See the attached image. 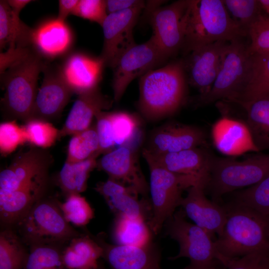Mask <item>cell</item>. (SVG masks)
Returning <instances> with one entry per match:
<instances>
[{
	"label": "cell",
	"mask_w": 269,
	"mask_h": 269,
	"mask_svg": "<svg viewBox=\"0 0 269 269\" xmlns=\"http://www.w3.org/2000/svg\"><path fill=\"white\" fill-rule=\"evenodd\" d=\"M187 83L182 59L146 73L139 81L137 106L141 114L153 121L175 113L185 101Z\"/></svg>",
	"instance_id": "obj_1"
},
{
	"label": "cell",
	"mask_w": 269,
	"mask_h": 269,
	"mask_svg": "<svg viewBox=\"0 0 269 269\" xmlns=\"http://www.w3.org/2000/svg\"><path fill=\"white\" fill-rule=\"evenodd\" d=\"M184 27V56L216 41L230 42L248 35L231 17L222 0H188Z\"/></svg>",
	"instance_id": "obj_2"
},
{
	"label": "cell",
	"mask_w": 269,
	"mask_h": 269,
	"mask_svg": "<svg viewBox=\"0 0 269 269\" xmlns=\"http://www.w3.org/2000/svg\"><path fill=\"white\" fill-rule=\"evenodd\" d=\"M225 206L227 220L221 235L214 241L218 261L269 251V221L248 207L231 203Z\"/></svg>",
	"instance_id": "obj_3"
},
{
	"label": "cell",
	"mask_w": 269,
	"mask_h": 269,
	"mask_svg": "<svg viewBox=\"0 0 269 269\" xmlns=\"http://www.w3.org/2000/svg\"><path fill=\"white\" fill-rule=\"evenodd\" d=\"M34 49L0 74L6 113L25 123L29 120L37 93L38 76L46 62Z\"/></svg>",
	"instance_id": "obj_4"
},
{
	"label": "cell",
	"mask_w": 269,
	"mask_h": 269,
	"mask_svg": "<svg viewBox=\"0 0 269 269\" xmlns=\"http://www.w3.org/2000/svg\"><path fill=\"white\" fill-rule=\"evenodd\" d=\"M147 163L150 174L149 191L152 215L148 225L153 235L160 233L165 222L180 206L182 193L192 186L207 182L189 175L171 172L143 156Z\"/></svg>",
	"instance_id": "obj_5"
},
{
	"label": "cell",
	"mask_w": 269,
	"mask_h": 269,
	"mask_svg": "<svg viewBox=\"0 0 269 269\" xmlns=\"http://www.w3.org/2000/svg\"><path fill=\"white\" fill-rule=\"evenodd\" d=\"M15 227L23 242L29 246L63 244L81 234L65 219L59 201L44 196Z\"/></svg>",
	"instance_id": "obj_6"
},
{
	"label": "cell",
	"mask_w": 269,
	"mask_h": 269,
	"mask_svg": "<svg viewBox=\"0 0 269 269\" xmlns=\"http://www.w3.org/2000/svg\"><path fill=\"white\" fill-rule=\"evenodd\" d=\"M269 175V154L257 153L242 160L212 156L208 188L213 201L236 189L254 185Z\"/></svg>",
	"instance_id": "obj_7"
},
{
	"label": "cell",
	"mask_w": 269,
	"mask_h": 269,
	"mask_svg": "<svg viewBox=\"0 0 269 269\" xmlns=\"http://www.w3.org/2000/svg\"><path fill=\"white\" fill-rule=\"evenodd\" d=\"M243 38L229 42L216 80L209 92L199 98L201 105L219 100L234 102L244 92L252 75V54Z\"/></svg>",
	"instance_id": "obj_8"
},
{
	"label": "cell",
	"mask_w": 269,
	"mask_h": 269,
	"mask_svg": "<svg viewBox=\"0 0 269 269\" xmlns=\"http://www.w3.org/2000/svg\"><path fill=\"white\" fill-rule=\"evenodd\" d=\"M186 217L181 208L164 224L165 235L176 241L179 247L178 253L168 259L176 260L186 258L193 265L214 266L219 254L212 236L203 229L188 222Z\"/></svg>",
	"instance_id": "obj_9"
},
{
	"label": "cell",
	"mask_w": 269,
	"mask_h": 269,
	"mask_svg": "<svg viewBox=\"0 0 269 269\" xmlns=\"http://www.w3.org/2000/svg\"><path fill=\"white\" fill-rule=\"evenodd\" d=\"M162 1H147L144 9L148 10L153 30L151 36L169 59L181 51L184 41V16L188 0L174 1L160 6Z\"/></svg>",
	"instance_id": "obj_10"
},
{
	"label": "cell",
	"mask_w": 269,
	"mask_h": 269,
	"mask_svg": "<svg viewBox=\"0 0 269 269\" xmlns=\"http://www.w3.org/2000/svg\"><path fill=\"white\" fill-rule=\"evenodd\" d=\"M168 59L152 36L146 42L135 44L128 49L113 68L114 100L118 102L121 99L133 80L160 67Z\"/></svg>",
	"instance_id": "obj_11"
},
{
	"label": "cell",
	"mask_w": 269,
	"mask_h": 269,
	"mask_svg": "<svg viewBox=\"0 0 269 269\" xmlns=\"http://www.w3.org/2000/svg\"><path fill=\"white\" fill-rule=\"evenodd\" d=\"M145 6V2L134 8L107 15L101 25L104 43L100 56L105 66L113 69L120 57L136 44L133 30Z\"/></svg>",
	"instance_id": "obj_12"
},
{
	"label": "cell",
	"mask_w": 269,
	"mask_h": 269,
	"mask_svg": "<svg viewBox=\"0 0 269 269\" xmlns=\"http://www.w3.org/2000/svg\"><path fill=\"white\" fill-rule=\"evenodd\" d=\"M228 42H215L190 52L182 59L187 83L198 90L199 98L204 97L210 91Z\"/></svg>",
	"instance_id": "obj_13"
},
{
	"label": "cell",
	"mask_w": 269,
	"mask_h": 269,
	"mask_svg": "<svg viewBox=\"0 0 269 269\" xmlns=\"http://www.w3.org/2000/svg\"><path fill=\"white\" fill-rule=\"evenodd\" d=\"M46 150L34 147L18 154L0 173V191H13L48 175L52 157Z\"/></svg>",
	"instance_id": "obj_14"
},
{
	"label": "cell",
	"mask_w": 269,
	"mask_h": 269,
	"mask_svg": "<svg viewBox=\"0 0 269 269\" xmlns=\"http://www.w3.org/2000/svg\"><path fill=\"white\" fill-rule=\"evenodd\" d=\"M97 167L106 173L109 178L134 189L147 198L149 184L133 148L120 146L111 150L97 161Z\"/></svg>",
	"instance_id": "obj_15"
},
{
	"label": "cell",
	"mask_w": 269,
	"mask_h": 269,
	"mask_svg": "<svg viewBox=\"0 0 269 269\" xmlns=\"http://www.w3.org/2000/svg\"><path fill=\"white\" fill-rule=\"evenodd\" d=\"M43 71L44 78L29 120L49 122L61 114L74 93L63 79L59 66L53 68L45 64Z\"/></svg>",
	"instance_id": "obj_16"
},
{
	"label": "cell",
	"mask_w": 269,
	"mask_h": 269,
	"mask_svg": "<svg viewBox=\"0 0 269 269\" xmlns=\"http://www.w3.org/2000/svg\"><path fill=\"white\" fill-rule=\"evenodd\" d=\"M206 185L198 183L187 190L180 207L186 217L208 233L213 238L220 236L225 224L227 211L224 206L208 199L205 191Z\"/></svg>",
	"instance_id": "obj_17"
},
{
	"label": "cell",
	"mask_w": 269,
	"mask_h": 269,
	"mask_svg": "<svg viewBox=\"0 0 269 269\" xmlns=\"http://www.w3.org/2000/svg\"><path fill=\"white\" fill-rule=\"evenodd\" d=\"M206 138L205 132L198 127L168 123L153 131L144 148L156 154L176 152L205 146Z\"/></svg>",
	"instance_id": "obj_18"
},
{
	"label": "cell",
	"mask_w": 269,
	"mask_h": 269,
	"mask_svg": "<svg viewBox=\"0 0 269 269\" xmlns=\"http://www.w3.org/2000/svg\"><path fill=\"white\" fill-rule=\"evenodd\" d=\"M94 189L104 198L115 216L141 219L148 224L152 215L150 199H140V194L134 189L108 178L97 183Z\"/></svg>",
	"instance_id": "obj_19"
},
{
	"label": "cell",
	"mask_w": 269,
	"mask_h": 269,
	"mask_svg": "<svg viewBox=\"0 0 269 269\" xmlns=\"http://www.w3.org/2000/svg\"><path fill=\"white\" fill-rule=\"evenodd\" d=\"M105 66L100 56L76 52L68 55L59 69L72 92L79 95L98 88Z\"/></svg>",
	"instance_id": "obj_20"
},
{
	"label": "cell",
	"mask_w": 269,
	"mask_h": 269,
	"mask_svg": "<svg viewBox=\"0 0 269 269\" xmlns=\"http://www.w3.org/2000/svg\"><path fill=\"white\" fill-rule=\"evenodd\" d=\"M96 237L103 249L102 258L111 269H161V251L154 242L143 247H133L109 244L102 235Z\"/></svg>",
	"instance_id": "obj_21"
},
{
	"label": "cell",
	"mask_w": 269,
	"mask_h": 269,
	"mask_svg": "<svg viewBox=\"0 0 269 269\" xmlns=\"http://www.w3.org/2000/svg\"><path fill=\"white\" fill-rule=\"evenodd\" d=\"M48 175L11 192L0 191V219L4 227L15 226L34 204L44 196Z\"/></svg>",
	"instance_id": "obj_22"
},
{
	"label": "cell",
	"mask_w": 269,
	"mask_h": 269,
	"mask_svg": "<svg viewBox=\"0 0 269 269\" xmlns=\"http://www.w3.org/2000/svg\"><path fill=\"white\" fill-rule=\"evenodd\" d=\"M142 154L171 172L192 175L206 181L207 184L212 155L204 146L158 154L143 148Z\"/></svg>",
	"instance_id": "obj_23"
},
{
	"label": "cell",
	"mask_w": 269,
	"mask_h": 269,
	"mask_svg": "<svg viewBox=\"0 0 269 269\" xmlns=\"http://www.w3.org/2000/svg\"><path fill=\"white\" fill-rule=\"evenodd\" d=\"M211 135L215 147L225 155L236 156L249 151L259 152L245 122L223 117L213 125Z\"/></svg>",
	"instance_id": "obj_24"
},
{
	"label": "cell",
	"mask_w": 269,
	"mask_h": 269,
	"mask_svg": "<svg viewBox=\"0 0 269 269\" xmlns=\"http://www.w3.org/2000/svg\"><path fill=\"white\" fill-rule=\"evenodd\" d=\"M73 41L70 27L57 17L44 21L32 29V46L43 58L51 59L66 54Z\"/></svg>",
	"instance_id": "obj_25"
},
{
	"label": "cell",
	"mask_w": 269,
	"mask_h": 269,
	"mask_svg": "<svg viewBox=\"0 0 269 269\" xmlns=\"http://www.w3.org/2000/svg\"><path fill=\"white\" fill-rule=\"evenodd\" d=\"M113 101L98 89L78 95L65 122L59 130V138L74 135L92 126L93 118L99 113L109 109Z\"/></svg>",
	"instance_id": "obj_26"
},
{
	"label": "cell",
	"mask_w": 269,
	"mask_h": 269,
	"mask_svg": "<svg viewBox=\"0 0 269 269\" xmlns=\"http://www.w3.org/2000/svg\"><path fill=\"white\" fill-rule=\"evenodd\" d=\"M103 255V249L95 236L81 234L67 242L62 256L67 269H93Z\"/></svg>",
	"instance_id": "obj_27"
},
{
	"label": "cell",
	"mask_w": 269,
	"mask_h": 269,
	"mask_svg": "<svg viewBox=\"0 0 269 269\" xmlns=\"http://www.w3.org/2000/svg\"><path fill=\"white\" fill-rule=\"evenodd\" d=\"M240 106L247 112L245 123L259 152L269 150V91Z\"/></svg>",
	"instance_id": "obj_28"
},
{
	"label": "cell",
	"mask_w": 269,
	"mask_h": 269,
	"mask_svg": "<svg viewBox=\"0 0 269 269\" xmlns=\"http://www.w3.org/2000/svg\"><path fill=\"white\" fill-rule=\"evenodd\" d=\"M14 12L6 0L0 1V50L16 47H32V28L26 25Z\"/></svg>",
	"instance_id": "obj_29"
},
{
	"label": "cell",
	"mask_w": 269,
	"mask_h": 269,
	"mask_svg": "<svg viewBox=\"0 0 269 269\" xmlns=\"http://www.w3.org/2000/svg\"><path fill=\"white\" fill-rule=\"evenodd\" d=\"M115 217L112 229L115 244L143 247L153 242L154 235L145 220L123 215Z\"/></svg>",
	"instance_id": "obj_30"
},
{
	"label": "cell",
	"mask_w": 269,
	"mask_h": 269,
	"mask_svg": "<svg viewBox=\"0 0 269 269\" xmlns=\"http://www.w3.org/2000/svg\"><path fill=\"white\" fill-rule=\"evenodd\" d=\"M98 156L78 162L64 163L57 176L56 183L66 197L86 190L90 174L97 167Z\"/></svg>",
	"instance_id": "obj_31"
},
{
	"label": "cell",
	"mask_w": 269,
	"mask_h": 269,
	"mask_svg": "<svg viewBox=\"0 0 269 269\" xmlns=\"http://www.w3.org/2000/svg\"><path fill=\"white\" fill-rule=\"evenodd\" d=\"M11 227L0 233V269H23L28 251Z\"/></svg>",
	"instance_id": "obj_32"
},
{
	"label": "cell",
	"mask_w": 269,
	"mask_h": 269,
	"mask_svg": "<svg viewBox=\"0 0 269 269\" xmlns=\"http://www.w3.org/2000/svg\"><path fill=\"white\" fill-rule=\"evenodd\" d=\"M252 75L242 95L234 103L241 105L269 91V54H252Z\"/></svg>",
	"instance_id": "obj_33"
},
{
	"label": "cell",
	"mask_w": 269,
	"mask_h": 269,
	"mask_svg": "<svg viewBox=\"0 0 269 269\" xmlns=\"http://www.w3.org/2000/svg\"><path fill=\"white\" fill-rule=\"evenodd\" d=\"M100 145L96 125L72 135L67 148L65 162L75 163L99 155Z\"/></svg>",
	"instance_id": "obj_34"
},
{
	"label": "cell",
	"mask_w": 269,
	"mask_h": 269,
	"mask_svg": "<svg viewBox=\"0 0 269 269\" xmlns=\"http://www.w3.org/2000/svg\"><path fill=\"white\" fill-rule=\"evenodd\" d=\"M61 244L29 246L23 269H67L62 260Z\"/></svg>",
	"instance_id": "obj_35"
},
{
	"label": "cell",
	"mask_w": 269,
	"mask_h": 269,
	"mask_svg": "<svg viewBox=\"0 0 269 269\" xmlns=\"http://www.w3.org/2000/svg\"><path fill=\"white\" fill-rule=\"evenodd\" d=\"M231 203L248 207L269 221V175L259 183L237 192Z\"/></svg>",
	"instance_id": "obj_36"
},
{
	"label": "cell",
	"mask_w": 269,
	"mask_h": 269,
	"mask_svg": "<svg viewBox=\"0 0 269 269\" xmlns=\"http://www.w3.org/2000/svg\"><path fill=\"white\" fill-rule=\"evenodd\" d=\"M59 205L66 221L75 226H84L94 218V209L80 194L69 195Z\"/></svg>",
	"instance_id": "obj_37"
},
{
	"label": "cell",
	"mask_w": 269,
	"mask_h": 269,
	"mask_svg": "<svg viewBox=\"0 0 269 269\" xmlns=\"http://www.w3.org/2000/svg\"><path fill=\"white\" fill-rule=\"evenodd\" d=\"M110 116L116 145L128 146L139 130L138 119L124 111L110 112Z\"/></svg>",
	"instance_id": "obj_38"
},
{
	"label": "cell",
	"mask_w": 269,
	"mask_h": 269,
	"mask_svg": "<svg viewBox=\"0 0 269 269\" xmlns=\"http://www.w3.org/2000/svg\"><path fill=\"white\" fill-rule=\"evenodd\" d=\"M231 17L248 35V29L264 12L259 0H223Z\"/></svg>",
	"instance_id": "obj_39"
},
{
	"label": "cell",
	"mask_w": 269,
	"mask_h": 269,
	"mask_svg": "<svg viewBox=\"0 0 269 269\" xmlns=\"http://www.w3.org/2000/svg\"><path fill=\"white\" fill-rule=\"evenodd\" d=\"M23 127L28 142L35 147L47 149L59 138V130L48 121L31 119Z\"/></svg>",
	"instance_id": "obj_40"
},
{
	"label": "cell",
	"mask_w": 269,
	"mask_h": 269,
	"mask_svg": "<svg viewBox=\"0 0 269 269\" xmlns=\"http://www.w3.org/2000/svg\"><path fill=\"white\" fill-rule=\"evenodd\" d=\"M248 35L251 42L248 50L251 54H269V15L260 13L250 26Z\"/></svg>",
	"instance_id": "obj_41"
},
{
	"label": "cell",
	"mask_w": 269,
	"mask_h": 269,
	"mask_svg": "<svg viewBox=\"0 0 269 269\" xmlns=\"http://www.w3.org/2000/svg\"><path fill=\"white\" fill-rule=\"evenodd\" d=\"M28 142L23 126H20L15 120L1 123L0 125V151L7 155L19 146Z\"/></svg>",
	"instance_id": "obj_42"
},
{
	"label": "cell",
	"mask_w": 269,
	"mask_h": 269,
	"mask_svg": "<svg viewBox=\"0 0 269 269\" xmlns=\"http://www.w3.org/2000/svg\"><path fill=\"white\" fill-rule=\"evenodd\" d=\"M227 269H269V251L254 252L241 258H219Z\"/></svg>",
	"instance_id": "obj_43"
},
{
	"label": "cell",
	"mask_w": 269,
	"mask_h": 269,
	"mask_svg": "<svg viewBox=\"0 0 269 269\" xmlns=\"http://www.w3.org/2000/svg\"><path fill=\"white\" fill-rule=\"evenodd\" d=\"M106 0H79L73 15L101 26L108 15Z\"/></svg>",
	"instance_id": "obj_44"
},
{
	"label": "cell",
	"mask_w": 269,
	"mask_h": 269,
	"mask_svg": "<svg viewBox=\"0 0 269 269\" xmlns=\"http://www.w3.org/2000/svg\"><path fill=\"white\" fill-rule=\"evenodd\" d=\"M95 118L100 151L101 153H106L111 151V149L116 145L110 112H101L96 115Z\"/></svg>",
	"instance_id": "obj_45"
},
{
	"label": "cell",
	"mask_w": 269,
	"mask_h": 269,
	"mask_svg": "<svg viewBox=\"0 0 269 269\" xmlns=\"http://www.w3.org/2000/svg\"><path fill=\"white\" fill-rule=\"evenodd\" d=\"M108 14L134 8L145 3L139 0H106Z\"/></svg>",
	"instance_id": "obj_46"
},
{
	"label": "cell",
	"mask_w": 269,
	"mask_h": 269,
	"mask_svg": "<svg viewBox=\"0 0 269 269\" xmlns=\"http://www.w3.org/2000/svg\"><path fill=\"white\" fill-rule=\"evenodd\" d=\"M79 0H60L58 1V12L57 18L65 21L67 17L73 13Z\"/></svg>",
	"instance_id": "obj_47"
},
{
	"label": "cell",
	"mask_w": 269,
	"mask_h": 269,
	"mask_svg": "<svg viewBox=\"0 0 269 269\" xmlns=\"http://www.w3.org/2000/svg\"><path fill=\"white\" fill-rule=\"evenodd\" d=\"M12 10L16 14H19L21 10L31 0H6Z\"/></svg>",
	"instance_id": "obj_48"
},
{
	"label": "cell",
	"mask_w": 269,
	"mask_h": 269,
	"mask_svg": "<svg viewBox=\"0 0 269 269\" xmlns=\"http://www.w3.org/2000/svg\"><path fill=\"white\" fill-rule=\"evenodd\" d=\"M182 269H216L215 266H198L189 264V265Z\"/></svg>",
	"instance_id": "obj_49"
},
{
	"label": "cell",
	"mask_w": 269,
	"mask_h": 269,
	"mask_svg": "<svg viewBox=\"0 0 269 269\" xmlns=\"http://www.w3.org/2000/svg\"><path fill=\"white\" fill-rule=\"evenodd\" d=\"M263 11L269 15V0H259Z\"/></svg>",
	"instance_id": "obj_50"
},
{
	"label": "cell",
	"mask_w": 269,
	"mask_h": 269,
	"mask_svg": "<svg viewBox=\"0 0 269 269\" xmlns=\"http://www.w3.org/2000/svg\"><path fill=\"white\" fill-rule=\"evenodd\" d=\"M93 269H106L101 263H100L99 266L97 268Z\"/></svg>",
	"instance_id": "obj_51"
}]
</instances>
